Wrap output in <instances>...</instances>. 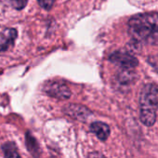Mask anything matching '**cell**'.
<instances>
[{
	"label": "cell",
	"mask_w": 158,
	"mask_h": 158,
	"mask_svg": "<svg viewBox=\"0 0 158 158\" xmlns=\"http://www.w3.org/2000/svg\"><path fill=\"white\" fill-rule=\"evenodd\" d=\"M128 34L139 43L158 46V13H143L128 22Z\"/></svg>",
	"instance_id": "6da1fadb"
},
{
	"label": "cell",
	"mask_w": 158,
	"mask_h": 158,
	"mask_svg": "<svg viewBox=\"0 0 158 158\" xmlns=\"http://www.w3.org/2000/svg\"><path fill=\"white\" fill-rule=\"evenodd\" d=\"M158 110V88L153 84L144 86L139 94V117L147 127L155 123Z\"/></svg>",
	"instance_id": "7a4b0ae2"
},
{
	"label": "cell",
	"mask_w": 158,
	"mask_h": 158,
	"mask_svg": "<svg viewBox=\"0 0 158 158\" xmlns=\"http://www.w3.org/2000/svg\"><path fill=\"white\" fill-rule=\"evenodd\" d=\"M109 60L126 70L132 69L138 65V60L130 53L125 51H115L112 53L109 57Z\"/></svg>",
	"instance_id": "3957f363"
},
{
	"label": "cell",
	"mask_w": 158,
	"mask_h": 158,
	"mask_svg": "<svg viewBox=\"0 0 158 158\" xmlns=\"http://www.w3.org/2000/svg\"><path fill=\"white\" fill-rule=\"evenodd\" d=\"M45 92L50 97L59 100H67L71 97L70 89L62 83L60 82H49L44 87Z\"/></svg>",
	"instance_id": "277c9868"
},
{
	"label": "cell",
	"mask_w": 158,
	"mask_h": 158,
	"mask_svg": "<svg viewBox=\"0 0 158 158\" xmlns=\"http://www.w3.org/2000/svg\"><path fill=\"white\" fill-rule=\"evenodd\" d=\"M63 112L68 116L78 121H86L91 114V112L87 107L80 104H69L63 108Z\"/></svg>",
	"instance_id": "5b68a950"
},
{
	"label": "cell",
	"mask_w": 158,
	"mask_h": 158,
	"mask_svg": "<svg viewBox=\"0 0 158 158\" xmlns=\"http://www.w3.org/2000/svg\"><path fill=\"white\" fill-rule=\"evenodd\" d=\"M90 131L102 141L106 140L110 136V127L103 122H93L90 125Z\"/></svg>",
	"instance_id": "8992f818"
},
{
	"label": "cell",
	"mask_w": 158,
	"mask_h": 158,
	"mask_svg": "<svg viewBox=\"0 0 158 158\" xmlns=\"http://www.w3.org/2000/svg\"><path fill=\"white\" fill-rule=\"evenodd\" d=\"M17 37V31L15 29H8L3 35L2 39L0 40V52L7 51L10 47L14 45Z\"/></svg>",
	"instance_id": "52a82bcc"
},
{
	"label": "cell",
	"mask_w": 158,
	"mask_h": 158,
	"mask_svg": "<svg viewBox=\"0 0 158 158\" xmlns=\"http://www.w3.org/2000/svg\"><path fill=\"white\" fill-rule=\"evenodd\" d=\"M25 141H26V147H27V150L29 151V152L35 158L39 157L41 151H40L39 144H38L37 140L35 139V138L31 133L27 132Z\"/></svg>",
	"instance_id": "ba28073f"
},
{
	"label": "cell",
	"mask_w": 158,
	"mask_h": 158,
	"mask_svg": "<svg viewBox=\"0 0 158 158\" xmlns=\"http://www.w3.org/2000/svg\"><path fill=\"white\" fill-rule=\"evenodd\" d=\"M2 151L4 152L5 158H21L17 147L13 142H7L3 144Z\"/></svg>",
	"instance_id": "9c48e42d"
},
{
	"label": "cell",
	"mask_w": 158,
	"mask_h": 158,
	"mask_svg": "<svg viewBox=\"0 0 158 158\" xmlns=\"http://www.w3.org/2000/svg\"><path fill=\"white\" fill-rule=\"evenodd\" d=\"M8 2L15 10H23L27 5V0H8Z\"/></svg>",
	"instance_id": "30bf717a"
},
{
	"label": "cell",
	"mask_w": 158,
	"mask_h": 158,
	"mask_svg": "<svg viewBox=\"0 0 158 158\" xmlns=\"http://www.w3.org/2000/svg\"><path fill=\"white\" fill-rule=\"evenodd\" d=\"M37 1H38V4L41 8L48 10L52 8L55 0H37Z\"/></svg>",
	"instance_id": "8fae6325"
},
{
	"label": "cell",
	"mask_w": 158,
	"mask_h": 158,
	"mask_svg": "<svg viewBox=\"0 0 158 158\" xmlns=\"http://www.w3.org/2000/svg\"><path fill=\"white\" fill-rule=\"evenodd\" d=\"M89 158H106V157L99 152H93L89 153Z\"/></svg>",
	"instance_id": "7c38bea8"
}]
</instances>
